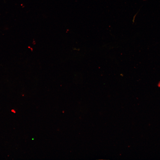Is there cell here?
<instances>
[{
    "mask_svg": "<svg viewBox=\"0 0 160 160\" xmlns=\"http://www.w3.org/2000/svg\"><path fill=\"white\" fill-rule=\"evenodd\" d=\"M11 111L14 113H15V111L14 110H12Z\"/></svg>",
    "mask_w": 160,
    "mask_h": 160,
    "instance_id": "1",
    "label": "cell"
}]
</instances>
